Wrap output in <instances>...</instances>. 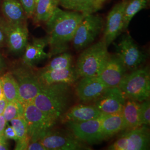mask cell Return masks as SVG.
Returning <instances> with one entry per match:
<instances>
[{
	"instance_id": "obj_1",
	"label": "cell",
	"mask_w": 150,
	"mask_h": 150,
	"mask_svg": "<svg viewBox=\"0 0 150 150\" xmlns=\"http://www.w3.org/2000/svg\"><path fill=\"white\" fill-rule=\"evenodd\" d=\"M85 14L64 11L58 7L46 22L48 33L49 58L64 52L72 41L76 29Z\"/></svg>"
},
{
	"instance_id": "obj_2",
	"label": "cell",
	"mask_w": 150,
	"mask_h": 150,
	"mask_svg": "<svg viewBox=\"0 0 150 150\" xmlns=\"http://www.w3.org/2000/svg\"><path fill=\"white\" fill-rule=\"evenodd\" d=\"M71 86L65 83L42 86L32 102L49 117L57 122L69 108Z\"/></svg>"
},
{
	"instance_id": "obj_3",
	"label": "cell",
	"mask_w": 150,
	"mask_h": 150,
	"mask_svg": "<svg viewBox=\"0 0 150 150\" xmlns=\"http://www.w3.org/2000/svg\"><path fill=\"white\" fill-rule=\"evenodd\" d=\"M107 48L103 39L85 48L76 62L75 69L79 76H98L110 56Z\"/></svg>"
},
{
	"instance_id": "obj_4",
	"label": "cell",
	"mask_w": 150,
	"mask_h": 150,
	"mask_svg": "<svg viewBox=\"0 0 150 150\" xmlns=\"http://www.w3.org/2000/svg\"><path fill=\"white\" fill-rule=\"evenodd\" d=\"M127 99L142 102L150 96V74L147 67L126 74L118 86Z\"/></svg>"
},
{
	"instance_id": "obj_5",
	"label": "cell",
	"mask_w": 150,
	"mask_h": 150,
	"mask_svg": "<svg viewBox=\"0 0 150 150\" xmlns=\"http://www.w3.org/2000/svg\"><path fill=\"white\" fill-rule=\"evenodd\" d=\"M30 142L38 141L51 130L56 121L49 117L32 102L23 104Z\"/></svg>"
},
{
	"instance_id": "obj_6",
	"label": "cell",
	"mask_w": 150,
	"mask_h": 150,
	"mask_svg": "<svg viewBox=\"0 0 150 150\" xmlns=\"http://www.w3.org/2000/svg\"><path fill=\"white\" fill-rule=\"evenodd\" d=\"M11 72L17 82L22 103L32 102L42 86L38 79V72L33 70V67L22 64Z\"/></svg>"
},
{
	"instance_id": "obj_7",
	"label": "cell",
	"mask_w": 150,
	"mask_h": 150,
	"mask_svg": "<svg viewBox=\"0 0 150 150\" xmlns=\"http://www.w3.org/2000/svg\"><path fill=\"white\" fill-rule=\"evenodd\" d=\"M103 26L101 16L92 13L86 15L77 28L72 41L75 50L80 51L90 46L102 31Z\"/></svg>"
},
{
	"instance_id": "obj_8",
	"label": "cell",
	"mask_w": 150,
	"mask_h": 150,
	"mask_svg": "<svg viewBox=\"0 0 150 150\" xmlns=\"http://www.w3.org/2000/svg\"><path fill=\"white\" fill-rule=\"evenodd\" d=\"M150 135L147 126L126 129L117 139L110 145V150H145L149 149Z\"/></svg>"
},
{
	"instance_id": "obj_9",
	"label": "cell",
	"mask_w": 150,
	"mask_h": 150,
	"mask_svg": "<svg viewBox=\"0 0 150 150\" xmlns=\"http://www.w3.org/2000/svg\"><path fill=\"white\" fill-rule=\"evenodd\" d=\"M115 55L127 70L132 71L139 68L146 60V55L129 33L123 35L118 43H115Z\"/></svg>"
},
{
	"instance_id": "obj_10",
	"label": "cell",
	"mask_w": 150,
	"mask_h": 150,
	"mask_svg": "<svg viewBox=\"0 0 150 150\" xmlns=\"http://www.w3.org/2000/svg\"><path fill=\"white\" fill-rule=\"evenodd\" d=\"M40 141L47 150H87L90 147L85 142L76 137L71 131H48Z\"/></svg>"
},
{
	"instance_id": "obj_11",
	"label": "cell",
	"mask_w": 150,
	"mask_h": 150,
	"mask_svg": "<svg viewBox=\"0 0 150 150\" xmlns=\"http://www.w3.org/2000/svg\"><path fill=\"white\" fill-rule=\"evenodd\" d=\"M101 116L86 121L66 123L71 132L78 139L90 145L96 144L103 141L101 129Z\"/></svg>"
},
{
	"instance_id": "obj_12",
	"label": "cell",
	"mask_w": 150,
	"mask_h": 150,
	"mask_svg": "<svg viewBox=\"0 0 150 150\" xmlns=\"http://www.w3.org/2000/svg\"><path fill=\"white\" fill-rule=\"evenodd\" d=\"M126 98L118 87H107L96 100L94 106L103 114L122 112Z\"/></svg>"
},
{
	"instance_id": "obj_13",
	"label": "cell",
	"mask_w": 150,
	"mask_h": 150,
	"mask_svg": "<svg viewBox=\"0 0 150 150\" xmlns=\"http://www.w3.org/2000/svg\"><path fill=\"white\" fill-rule=\"evenodd\" d=\"M128 1H123L113 7L107 17L103 40L107 47L123 31V17Z\"/></svg>"
},
{
	"instance_id": "obj_14",
	"label": "cell",
	"mask_w": 150,
	"mask_h": 150,
	"mask_svg": "<svg viewBox=\"0 0 150 150\" xmlns=\"http://www.w3.org/2000/svg\"><path fill=\"white\" fill-rule=\"evenodd\" d=\"M6 45L13 54L24 52L28 38L26 22L12 24L6 21Z\"/></svg>"
},
{
	"instance_id": "obj_15",
	"label": "cell",
	"mask_w": 150,
	"mask_h": 150,
	"mask_svg": "<svg viewBox=\"0 0 150 150\" xmlns=\"http://www.w3.org/2000/svg\"><path fill=\"white\" fill-rule=\"evenodd\" d=\"M98 76L83 77L76 87V93L82 102L94 101L107 88Z\"/></svg>"
},
{
	"instance_id": "obj_16",
	"label": "cell",
	"mask_w": 150,
	"mask_h": 150,
	"mask_svg": "<svg viewBox=\"0 0 150 150\" xmlns=\"http://www.w3.org/2000/svg\"><path fill=\"white\" fill-rule=\"evenodd\" d=\"M126 71L120 59L116 55H110L98 77L107 87H118Z\"/></svg>"
},
{
	"instance_id": "obj_17",
	"label": "cell",
	"mask_w": 150,
	"mask_h": 150,
	"mask_svg": "<svg viewBox=\"0 0 150 150\" xmlns=\"http://www.w3.org/2000/svg\"><path fill=\"white\" fill-rule=\"evenodd\" d=\"M38 77L42 86H47L54 83H65L72 85L79 78L76 69L72 66L61 70L38 71Z\"/></svg>"
},
{
	"instance_id": "obj_18",
	"label": "cell",
	"mask_w": 150,
	"mask_h": 150,
	"mask_svg": "<svg viewBox=\"0 0 150 150\" xmlns=\"http://www.w3.org/2000/svg\"><path fill=\"white\" fill-rule=\"evenodd\" d=\"M48 36L42 38H35L31 43H27L24 51L22 64L33 67L40 61L49 58L48 53L45 48L48 45Z\"/></svg>"
},
{
	"instance_id": "obj_19",
	"label": "cell",
	"mask_w": 150,
	"mask_h": 150,
	"mask_svg": "<svg viewBox=\"0 0 150 150\" xmlns=\"http://www.w3.org/2000/svg\"><path fill=\"white\" fill-rule=\"evenodd\" d=\"M102 114L93 105L79 104L69 108L61 120L66 123L83 122L98 118Z\"/></svg>"
},
{
	"instance_id": "obj_20",
	"label": "cell",
	"mask_w": 150,
	"mask_h": 150,
	"mask_svg": "<svg viewBox=\"0 0 150 150\" xmlns=\"http://www.w3.org/2000/svg\"><path fill=\"white\" fill-rule=\"evenodd\" d=\"M101 129L103 140L126 129L125 123L121 113L102 114L101 116Z\"/></svg>"
},
{
	"instance_id": "obj_21",
	"label": "cell",
	"mask_w": 150,
	"mask_h": 150,
	"mask_svg": "<svg viewBox=\"0 0 150 150\" xmlns=\"http://www.w3.org/2000/svg\"><path fill=\"white\" fill-rule=\"evenodd\" d=\"M1 10L4 18L10 23L26 22L27 16L18 0H2Z\"/></svg>"
},
{
	"instance_id": "obj_22",
	"label": "cell",
	"mask_w": 150,
	"mask_h": 150,
	"mask_svg": "<svg viewBox=\"0 0 150 150\" xmlns=\"http://www.w3.org/2000/svg\"><path fill=\"white\" fill-rule=\"evenodd\" d=\"M121 113L126 129H135L142 126L140 118V102L127 99Z\"/></svg>"
},
{
	"instance_id": "obj_23",
	"label": "cell",
	"mask_w": 150,
	"mask_h": 150,
	"mask_svg": "<svg viewBox=\"0 0 150 150\" xmlns=\"http://www.w3.org/2000/svg\"><path fill=\"white\" fill-rule=\"evenodd\" d=\"M59 4L66 9L85 15L95 12L102 6L98 0H59Z\"/></svg>"
},
{
	"instance_id": "obj_24",
	"label": "cell",
	"mask_w": 150,
	"mask_h": 150,
	"mask_svg": "<svg viewBox=\"0 0 150 150\" xmlns=\"http://www.w3.org/2000/svg\"><path fill=\"white\" fill-rule=\"evenodd\" d=\"M59 5V0H38L32 16L34 22H46Z\"/></svg>"
},
{
	"instance_id": "obj_25",
	"label": "cell",
	"mask_w": 150,
	"mask_h": 150,
	"mask_svg": "<svg viewBox=\"0 0 150 150\" xmlns=\"http://www.w3.org/2000/svg\"><path fill=\"white\" fill-rule=\"evenodd\" d=\"M1 79L3 94L7 101L21 102L17 82L11 72L5 74Z\"/></svg>"
},
{
	"instance_id": "obj_26",
	"label": "cell",
	"mask_w": 150,
	"mask_h": 150,
	"mask_svg": "<svg viewBox=\"0 0 150 150\" xmlns=\"http://www.w3.org/2000/svg\"><path fill=\"white\" fill-rule=\"evenodd\" d=\"M11 126L16 132L17 139L16 141V150H27L30 143V139L28 134L27 124L24 117H17L12 119Z\"/></svg>"
},
{
	"instance_id": "obj_27",
	"label": "cell",
	"mask_w": 150,
	"mask_h": 150,
	"mask_svg": "<svg viewBox=\"0 0 150 150\" xmlns=\"http://www.w3.org/2000/svg\"><path fill=\"white\" fill-rule=\"evenodd\" d=\"M149 0H132L126 6L123 17V31L129 27L133 17L139 11L145 8Z\"/></svg>"
},
{
	"instance_id": "obj_28",
	"label": "cell",
	"mask_w": 150,
	"mask_h": 150,
	"mask_svg": "<svg viewBox=\"0 0 150 150\" xmlns=\"http://www.w3.org/2000/svg\"><path fill=\"white\" fill-rule=\"evenodd\" d=\"M72 60L73 57L71 54L64 52L55 57L48 63V64L40 70L50 71L68 69L72 66Z\"/></svg>"
},
{
	"instance_id": "obj_29",
	"label": "cell",
	"mask_w": 150,
	"mask_h": 150,
	"mask_svg": "<svg viewBox=\"0 0 150 150\" xmlns=\"http://www.w3.org/2000/svg\"><path fill=\"white\" fill-rule=\"evenodd\" d=\"M2 115L7 122H10L14 118L23 117L24 115V105L19 101L8 102Z\"/></svg>"
},
{
	"instance_id": "obj_30",
	"label": "cell",
	"mask_w": 150,
	"mask_h": 150,
	"mask_svg": "<svg viewBox=\"0 0 150 150\" xmlns=\"http://www.w3.org/2000/svg\"><path fill=\"white\" fill-rule=\"evenodd\" d=\"M140 118L142 126H150V102L149 99L140 102Z\"/></svg>"
},
{
	"instance_id": "obj_31",
	"label": "cell",
	"mask_w": 150,
	"mask_h": 150,
	"mask_svg": "<svg viewBox=\"0 0 150 150\" xmlns=\"http://www.w3.org/2000/svg\"><path fill=\"white\" fill-rule=\"evenodd\" d=\"M27 17H32L36 7V0H19Z\"/></svg>"
},
{
	"instance_id": "obj_32",
	"label": "cell",
	"mask_w": 150,
	"mask_h": 150,
	"mask_svg": "<svg viewBox=\"0 0 150 150\" xmlns=\"http://www.w3.org/2000/svg\"><path fill=\"white\" fill-rule=\"evenodd\" d=\"M6 21L4 17H0V47L6 45Z\"/></svg>"
},
{
	"instance_id": "obj_33",
	"label": "cell",
	"mask_w": 150,
	"mask_h": 150,
	"mask_svg": "<svg viewBox=\"0 0 150 150\" xmlns=\"http://www.w3.org/2000/svg\"><path fill=\"white\" fill-rule=\"evenodd\" d=\"M4 134L7 139H13L15 141L17 139L16 132L12 126H7V127H6Z\"/></svg>"
},
{
	"instance_id": "obj_34",
	"label": "cell",
	"mask_w": 150,
	"mask_h": 150,
	"mask_svg": "<svg viewBox=\"0 0 150 150\" xmlns=\"http://www.w3.org/2000/svg\"><path fill=\"white\" fill-rule=\"evenodd\" d=\"M27 150H47L40 141L30 142L27 147Z\"/></svg>"
},
{
	"instance_id": "obj_35",
	"label": "cell",
	"mask_w": 150,
	"mask_h": 150,
	"mask_svg": "<svg viewBox=\"0 0 150 150\" xmlns=\"http://www.w3.org/2000/svg\"><path fill=\"white\" fill-rule=\"evenodd\" d=\"M8 144L7 139L5 137L4 134L0 136V150H8Z\"/></svg>"
},
{
	"instance_id": "obj_36",
	"label": "cell",
	"mask_w": 150,
	"mask_h": 150,
	"mask_svg": "<svg viewBox=\"0 0 150 150\" xmlns=\"http://www.w3.org/2000/svg\"><path fill=\"white\" fill-rule=\"evenodd\" d=\"M8 101L6 99L4 95L0 97V115H2L5 109L6 106L7 105Z\"/></svg>"
},
{
	"instance_id": "obj_37",
	"label": "cell",
	"mask_w": 150,
	"mask_h": 150,
	"mask_svg": "<svg viewBox=\"0 0 150 150\" xmlns=\"http://www.w3.org/2000/svg\"><path fill=\"white\" fill-rule=\"evenodd\" d=\"M7 121L5 117H4L3 115H0V133L4 134V130L6 127Z\"/></svg>"
},
{
	"instance_id": "obj_38",
	"label": "cell",
	"mask_w": 150,
	"mask_h": 150,
	"mask_svg": "<svg viewBox=\"0 0 150 150\" xmlns=\"http://www.w3.org/2000/svg\"><path fill=\"white\" fill-rule=\"evenodd\" d=\"M5 61L2 56V55L0 53V75L2 74V73L5 70L6 68Z\"/></svg>"
},
{
	"instance_id": "obj_39",
	"label": "cell",
	"mask_w": 150,
	"mask_h": 150,
	"mask_svg": "<svg viewBox=\"0 0 150 150\" xmlns=\"http://www.w3.org/2000/svg\"><path fill=\"white\" fill-rule=\"evenodd\" d=\"M4 95L3 94V91H2V82H1V79L0 77V97Z\"/></svg>"
},
{
	"instance_id": "obj_40",
	"label": "cell",
	"mask_w": 150,
	"mask_h": 150,
	"mask_svg": "<svg viewBox=\"0 0 150 150\" xmlns=\"http://www.w3.org/2000/svg\"><path fill=\"white\" fill-rule=\"evenodd\" d=\"M105 1H106V0H98V1L102 5V4H103V3Z\"/></svg>"
},
{
	"instance_id": "obj_41",
	"label": "cell",
	"mask_w": 150,
	"mask_h": 150,
	"mask_svg": "<svg viewBox=\"0 0 150 150\" xmlns=\"http://www.w3.org/2000/svg\"><path fill=\"white\" fill-rule=\"evenodd\" d=\"M2 134H1V133H0V136H1Z\"/></svg>"
},
{
	"instance_id": "obj_42",
	"label": "cell",
	"mask_w": 150,
	"mask_h": 150,
	"mask_svg": "<svg viewBox=\"0 0 150 150\" xmlns=\"http://www.w3.org/2000/svg\"><path fill=\"white\" fill-rule=\"evenodd\" d=\"M38 0H36V2H37V1H38Z\"/></svg>"
}]
</instances>
